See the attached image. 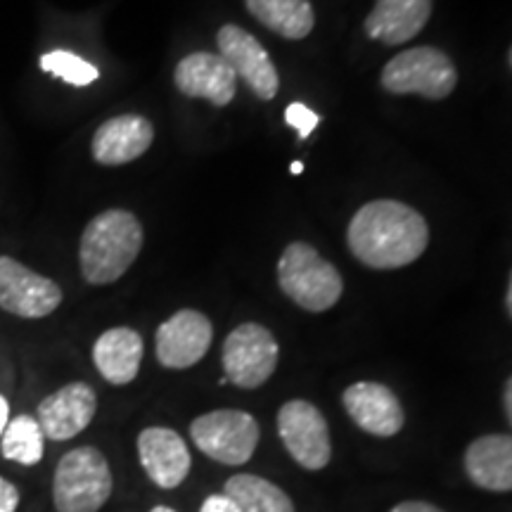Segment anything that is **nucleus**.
I'll use <instances>...</instances> for the list:
<instances>
[{
  "label": "nucleus",
  "mask_w": 512,
  "mask_h": 512,
  "mask_svg": "<svg viewBox=\"0 0 512 512\" xmlns=\"http://www.w3.org/2000/svg\"><path fill=\"white\" fill-rule=\"evenodd\" d=\"M280 361L278 339L261 323H242L223 342L221 363L226 382L240 389H259L271 380Z\"/></svg>",
  "instance_id": "nucleus-7"
},
{
  "label": "nucleus",
  "mask_w": 512,
  "mask_h": 512,
  "mask_svg": "<svg viewBox=\"0 0 512 512\" xmlns=\"http://www.w3.org/2000/svg\"><path fill=\"white\" fill-rule=\"evenodd\" d=\"M389 512H446V510H441L439 505L427 503V501H401L392 505V510Z\"/></svg>",
  "instance_id": "nucleus-27"
},
{
  "label": "nucleus",
  "mask_w": 512,
  "mask_h": 512,
  "mask_svg": "<svg viewBox=\"0 0 512 512\" xmlns=\"http://www.w3.org/2000/svg\"><path fill=\"white\" fill-rule=\"evenodd\" d=\"M278 285L299 309L325 313L342 299V275L309 242H292L278 261Z\"/></svg>",
  "instance_id": "nucleus-4"
},
{
  "label": "nucleus",
  "mask_w": 512,
  "mask_h": 512,
  "mask_svg": "<svg viewBox=\"0 0 512 512\" xmlns=\"http://www.w3.org/2000/svg\"><path fill=\"white\" fill-rule=\"evenodd\" d=\"M505 306H508V313L512 318V273H510V285H508V294H505Z\"/></svg>",
  "instance_id": "nucleus-30"
},
{
  "label": "nucleus",
  "mask_w": 512,
  "mask_h": 512,
  "mask_svg": "<svg viewBox=\"0 0 512 512\" xmlns=\"http://www.w3.org/2000/svg\"><path fill=\"white\" fill-rule=\"evenodd\" d=\"M508 62H510V67H512V46H510V53H508Z\"/></svg>",
  "instance_id": "nucleus-33"
},
{
  "label": "nucleus",
  "mask_w": 512,
  "mask_h": 512,
  "mask_svg": "<svg viewBox=\"0 0 512 512\" xmlns=\"http://www.w3.org/2000/svg\"><path fill=\"white\" fill-rule=\"evenodd\" d=\"M10 422V406H8V399H5L3 394H0V437H3L5 427H8Z\"/></svg>",
  "instance_id": "nucleus-29"
},
{
  "label": "nucleus",
  "mask_w": 512,
  "mask_h": 512,
  "mask_svg": "<svg viewBox=\"0 0 512 512\" xmlns=\"http://www.w3.org/2000/svg\"><path fill=\"white\" fill-rule=\"evenodd\" d=\"M155 140V126L140 114H121L107 119L93 136V159L102 166H121L136 162L150 150Z\"/></svg>",
  "instance_id": "nucleus-16"
},
{
  "label": "nucleus",
  "mask_w": 512,
  "mask_h": 512,
  "mask_svg": "<svg viewBox=\"0 0 512 512\" xmlns=\"http://www.w3.org/2000/svg\"><path fill=\"white\" fill-rule=\"evenodd\" d=\"M19 489L5 477H0V512H17Z\"/></svg>",
  "instance_id": "nucleus-26"
},
{
  "label": "nucleus",
  "mask_w": 512,
  "mask_h": 512,
  "mask_svg": "<svg viewBox=\"0 0 512 512\" xmlns=\"http://www.w3.org/2000/svg\"><path fill=\"white\" fill-rule=\"evenodd\" d=\"M347 245L361 264L394 271L418 261L430 245V228L413 207L396 200H375L356 211Z\"/></svg>",
  "instance_id": "nucleus-1"
},
{
  "label": "nucleus",
  "mask_w": 512,
  "mask_h": 512,
  "mask_svg": "<svg viewBox=\"0 0 512 512\" xmlns=\"http://www.w3.org/2000/svg\"><path fill=\"white\" fill-rule=\"evenodd\" d=\"M503 411L512 427V375L508 377V382H505V387H503Z\"/></svg>",
  "instance_id": "nucleus-28"
},
{
  "label": "nucleus",
  "mask_w": 512,
  "mask_h": 512,
  "mask_svg": "<svg viewBox=\"0 0 512 512\" xmlns=\"http://www.w3.org/2000/svg\"><path fill=\"white\" fill-rule=\"evenodd\" d=\"M112 491V467L100 448H72L55 467L53 505L57 512H100Z\"/></svg>",
  "instance_id": "nucleus-3"
},
{
  "label": "nucleus",
  "mask_w": 512,
  "mask_h": 512,
  "mask_svg": "<svg viewBox=\"0 0 512 512\" xmlns=\"http://www.w3.org/2000/svg\"><path fill=\"white\" fill-rule=\"evenodd\" d=\"M285 119H287V124L297 131V136L302 140H306L313 131H316V126L320 121L318 114L309 110L306 105H302V102H292V105L285 110Z\"/></svg>",
  "instance_id": "nucleus-24"
},
{
  "label": "nucleus",
  "mask_w": 512,
  "mask_h": 512,
  "mask_svg": "<svg viewBox=\"0 0 512 512\" xmlns=\"http://www.w3.org/2000/svg\"><path fill=\"white\" fill-rule=\"evenodd\" d=\"M41 69L46 74H53L57 79L72 83V86H88L98 81V67L86 62L83 57L67 53V50H53V53L41 57Z\"/></svg>",
  "instance_id": "nucleus-23"
},
{
  "label": "nucleus",
  "mask_w": 512,
  "mask_h": 512,
  "mask_svg": "<svg viewBox=\"0 0 512 512\" xmlns=\"http://www.w3.org/2000/svg\"><path fill=\"white\" fill-rule=\"evenodd\" d=\"M60 304V285L12 256H0V309L19 318H46Z\"/></svg>",
  "instance_id": "nucleus-9"
},
{
  "label": "nucleus",
  "mask_w": 512,
  "mask_h": 512,
  "mask_svg": "<svg viewBox=\"0 0 512 512\" xmlns=\"http://www.w3.org/2000/svg\"><path fill=\"white\" fill-rule=\"evenodd\" d=\"M98 411V396L86 382L64 384L38 403V425L43 437L53 441H69L91 425Z\"/></svg>",
  "instance_id": "nucleus-14"
},
{
  "label": "nucleus",
  "mask_w": 512,
  "mask_h": 512,
  "mask_svg": "<svg viewBox=\"0 0 512 512\" xmlns=\"http://www.w3.org/2000/svg\"><path fill=\"white\" fill-rule=\"evenodd\" d=\"M278 437L285 451L299 467L309 472H320L332 460V439L325 415L311 401L292 399L280 406Z\"/></svg>",
  "instance_id": "nucleus-8"
},
{
  "label": "nucleus",
  "mask_w": 512,
  "mask_h": 512,
  "mask_svg": "<svg viewBox=\"0 0 512 512\" xmlns=\"http://www.w3.org/2000/svg\"><path fill=\"white\" fill-rule=\"evenodd\" d=\"M465 475L491 494L512 491V434H482L465 448Z\"/></svg>",
  "instance_id": "nucleus-17"
},
{
  "label": "nucleus",
  "mask_w": 512,
  "mask_h": 512,
  "mask_svg": "<svg viewBox=\"0 0 512 512\" xmlns=\"http://www.w3.org/2000/svg\"><path fill=\"white\" fill-rule=\"evenodd\" d=\"M138 460L147 479L159 489H178L192 470V456L185 439L171 427H145L138 434Z\"/></svg>",
  "instance_id": "nucleus-13"
},
{
  "label": "nucleus",
  "mask_w": 512,
  "mask_h": 512,
  "mask_svg": "<svg viewBox=\"0 0 512 512\" xmlns=\"http://www.w3.org/2000/svg\"><path fill=\"white\" fill-rule=\"evenodd\" d=\"M290 171H292L294 176H299V174H302V171H304V164H302V162H294V164L290 166Z\"/></svg>",
  "instance_id": "nucleus-31"
},
{
  "label": "nucleus",
  "mask_w": 512,
  "mask_h": 512,
  "mask_svg": "<svg viewBox=\"0 0 512 512\" xmlns=\"http://www.w3.org/2000/svg\"><path fill=\"white\" fill-rule=\"evenodd\" d=\"M143 226L126 209H107L81 235L79 264L86 283L110 285L124 275L143 249Z\"/></svg>",
  "instance_id": "nucleus-2"
},
{
  "label": "nucleus",
  "mask_w": 512,
  "mask_h": 512,
  "mask_svg": "<svg viewBox=\"0 0 512 512\" xmlns=\"http://www.w3.org/2000/svg\"><path fill=\"white\" fill-rule=\"evenodd\" d=\"M0 451L10 463L31 467L38 465L46 453V437L34 415H17L8 422L3 437H0Z\"/></svg>",
  "instance_id": "nucleus-22"
},
{
  "label": "nucleus",
  "mask_w": 512,
  "mask_h": 512,
  "mask_svg": "<svg viewBox=\"0 0 512 512\" xmlns=\"http://www.w3.org/2000/svg\"><path fill=\"white\" fill-rule=\"evenodd\" d=\"M200 512H242V510L238 508V503H235L233 498L221 491V494H211L204 498L200 505Z\"/></svg>",
  "instance_id": "nucleus-25"
},
{
  "label": "nucleus",
  "mask_w": 512,
  "mask_h": 512,
  "mask_svg": "<svg viewBox=\"0 0 512 512\" xmlns=\"http://www.w3.org/2000/svg\"><path fill=\"white\" fill-rule=\"evenodd\" d=\"M145 344L140 332L133 328H112L95 339L93 363L98 373L110 384L124 387L140 373Z\"/></svg>",
  "instance_id": "nucleus-19"
},
{
  "label": "nucleus",
  "mask_w": 512,
  "mask_h": 512,
  "mask_svg": "<svg viewBox=\"0 0 512 512\" xmlns=\"http://www.w3.org/2000/svg\"><path fill=\"white\" fill-rule=\"evenodd\" d=\"M432 5L434 0H375L363 29L384 46H403L427 27Z\"/></svg>",
  "instance_id": "nucleus-18"
},
{
  "label": "nucleus",
  "mask_w": 512,
  "mask_h": 512,
  "mask_svg": "<svg viewBox=\"0 0 512 512\" xmlns=\"http://www.w3.org/2000/svg\"><path fill=\"white\" fill-rule=\"evenodd\" d=\"M211 339H214V325L202 311H176L157 328V361L169 370H188L207 356Z\"/></svg>",
  "instance_id": "nucleus-10"
},
{
  "label": "nucleus",
  "mask_w": 512,
  "mask_h": 512,
  "mask_svg": "<svg viewBox=\"0 0 512 512\" xmlns=\"http://www.w3.org/2000/svg\"><path fill=\"white\" fill-rule=\"evenodd\" d=\"M344 411L370 437L392 439L406 425V413L392 389L380 382H354L342 394Z\"/></svg>",
  "instance_id": "nucleus-12"
},
{
  "label": "nucleus",
  "mask_w": 512,
  "mask_h": 512,
  "mask_svg": "<svg viewBox=\"0 0 512 512\" xmlns=\"http://www.w3.org/2000/svg\"><path fill=\"white\" fill-rule=\"evenodd\" d=\"M382 88L392 95H422L427 100H444L456 91V64L444 50L420 46L403 50L384 64Z\"/></svg>",
  "instance_id": "nucleus-5"
},
{
  "label": "nucleus",
  "mask_w": 512,
  "mask_h": 512,
  "mask_svg": "<svg viewBox=\"0 0 512 512\" xmlns=\"http://www.w3.org/2000/svg\"><path fill=\"white\" fill-rule=\"evenodd\" d=\"M223 494L233 498L242 512H297L290 494L271 479L240 472L226 479Z\"/></svg>",
  "instance_id": "nucleus-21"
},
{
  "label": "nucleus",
  "mask_w": 512,
  "mask_h": 512,
  "mask_svg": "<svg viewBox=\"0 0 512 512\" xmlns=\"http://www.w3.org/2000/svg\"><path fill=\"white\" fill-rule=\"evenodd\" d=\"M216 43H219V55L233 67L235 76H240L252 88L256 98L268 102L278 95V69H275L266 48L259 43V38L238 27V24H226V27L219 29Z\"/></svg>",
  "instance_id": "nucleus-11"
},
{
  "label": "nucleus",
  "mask_w": 512,
  "mask_h": 512,
  "mask_svg": "<svg viewBox=\"0 0 512 512\" xmlns=\"http://www.w3.org/2000/svg\"><path fill=\"white\" fill-rule=\"evenodd\" d=\"M190 439L207 458L228 467H240L256 453L261 427L252 413L219 408L190 422Z\"/></svg>",
  "instance_id": "nucleus-6"
},
{
  "label": "nucleus",
  "mask_w": 512,
  "mask_h": 512,
  "mask_svg": "<svg viewBox=\"0 0 512 512\" xmlns=\"http://www.w3.org/2000/svg\"><path fill=\"white\" fill-rule=\"evenodd\" d=\"M176 88L188 98L209 100L226 107L238 91V76L219 53H192L178 62L174 72Z\"/></svg>",
  "instance_id": "nucleus-15"
},
{
  "label": "nucleus",
  "mask_w": 512,
  "mask_h": 512,
  "mask_svg": "<svg viewBox=\"0 0 512 512\" xmlns=\"http://www.w3.org/2000/svg\"><path fill=\"white\" fill-rule=\"evenodd\" d=\"M245 5L256 22L290 41H302L316 24L309 0H245Z\"/></svg>",
  "instance_id": "nucleus-20"
},
{
  "label": "nucleus",
  "mask_w": 512,
  "mask_h": 512,
  "mask_svg": "<svg viewBox=\"0 0 512 512\" xmlns=\"http://www.w3.org/2000/svg\"><path fill=\"white\" fill-rule=\"evenodd\" d=\"M150 512H178V510L169 508V505H155V508H152Z\"/></svg>",
  "instance_id": "nucleus-32"
}]
</instances>
